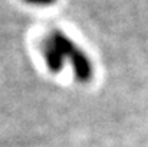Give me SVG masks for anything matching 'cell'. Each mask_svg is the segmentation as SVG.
I'll return each instance as SVG.
<instances>
[{
  "instance_id": "3957f363",
  "label": "cell",
  "mask_w": 148,
  "mask_h": 147,
  "mask_svg": "<svg viewBox=\"0 0 148 147\" xmlns=\"http://www.w3.org/2000/svg\"><path fill=\"white\" fill-rule=\"evenodd\" d=\"M25 1L33 6H52L56 0H25Z\"/></svg>"
},
{
  "instance_id": "6da1fadb",
  "label": "cell",
  "mask_w": 148,
  "mask_h": 147,
  "mask_svg": "<svg viewBox=\"0 0 148 147\" xmlns=\"http://www.w3.org/2000/svg\"><path fill=\"white\" fill-rule=\"evenodd\" d=\"M50 36L56 41L58 46L63 52L65 59L71 61V65L73 68V72H75V77L78 78V81L89 82L94 77V66H92L89 56L62 30L53 29Z\"/></svg>"
},
{
  "instance_id": "7a4b0ae2",
  "label": "cell",
  "mask_w": 148,
  "mask_h": 147,
  "mask_svg": "<svg viewBox=\"0 0 148 147\" xmlns=\"http://www.w3.org/2000/svg\"><path fill=\"white\" fill-rule=\"evenodd\" d=\"M42 53L45 58V62L52 72L58 74L63 69L65 65V55L58 46L56 41L52 36H46L42 41Z\"/></svg>"
}]
</instances>
